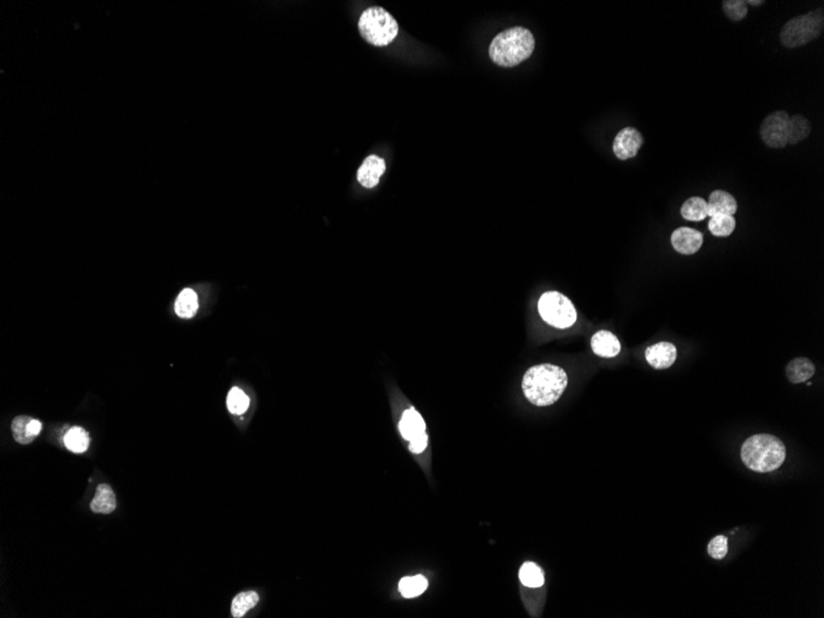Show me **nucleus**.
<instances>
[{
  "label": "nucleus",
  "mask_w": 824,
  "mask_h": 618,
  "mask_svg": "<svg viewBox=\"0 0 824 618\" xmlns=\"http://www.w3.org/2000/svg\"><path fill=\"white\" fill-rule=\"evenodd\" d=\"M568 387V375L558 365H535L526 371L522 390L526 399L535 406L553 405Z\"/></svg>",
  "instance_id": "1"
},
{
  "label": "nucleus",
  "mask_w": 824,
  "mask_h": 618,
  "mask_svg": "<svg viewBox=\"0 0 824 618\" xmlns=\"http://www.w3.org/2000/svg\"><path fill=\"white\" fill-rule=\"evenodd\" d=\"M535 46V37L530 30L516 26L495 36L490 43V59L501 67H515L530 59Z\"/></svg>",
  "instance_id": "2"
},
{
  "label": "nucleus",
  "mask_w": 824,
  "mask_h": 618,
  "mask_svg": "<svg viewBox=\"0 0 824 618\" xmlns=\"http://www.w3.org/2000/svg\"><path fill=\"white\" fill-rule=\"evenodd\" d=\"M741 457L748 469L769 473L783 465L786 460V447L777 437L765 433L755 435L743 443Z\"/></svg>",
  "instance_id": "3"
},
{
  "label": "nucleus",
  "mask_w": 824,
  "mask_h": 618,
  "mask_svg": "<svg viewBox=\"0 0 824 618\" xmlns=\"http://www.w3.org/2000/svg\"><path fill=\"white\" fill-rule=\"evenodd\" d=\"M358 29L365 41L378 48L391 43L399 34L396 20L380 6H371L363 12Z\"/></svg>",
  "instance_id": "4"
},
{
  "label": "nucleus",
  "mask_w": 824,
  "mask_h": 618,
  "mask_svg": "<svg viewBox=\"0 0 824 618\" xmlns=\"http://www.w3.org/2000/svg\"><path fill=\"white\" fill-rule=\"evenodd\" d=\"M823 29V9H816L789 20L780 32V40L786 48H801L819 37Z\"/></svg>",
  "instance_id": "5"
},
{
  "label": "nucleus",
  "mask_w": 824,
  "mask_h": 618,
  "mask_svg": "<svg viewBox=\"0 0 824 618\" xmlns=\"http://www.w3.org/2000/svg\"><path fill=\"white\" fill-rule=\"evenodd\" d=\"M538 311L547 324L564 330L577 322V309L566 295L559 291H547L538 301Z\"/></svg>",
  "instance_id": "6"
},
{
  "label": "nucleus",
  "mask_w": 824,
  "mask_h": 618,
  "mask_svg": "<svg viewBox=\"0 0 824 618\" xmlns=\"http://www.w3.org/2000/svg\"><path fill=\"white\" fill-rule=\"evenodd\" d=\"M789 114L783 110L768 115L760 126V136L766 146L783 148L787 145Z\"/></svg>",
  "instance_id": "7"
},
{
  "label": "nucleus",
  "mask_w": 824,
  "mask_h": 618,
  "mask_svg": "<svg viewBox=\"0 0 824 618\" xmlns=\"http://www.w3.org/2000/svg\"><path fill=\"white\" fill-rule=\"evenodd\" d=\"M642 145V134L635 127H626L616 135L613 141V154L618 159L627 161L636 157Z\"/></svg>",
  "instance_id": "8"
},
{
  "label": "nucleus",
  "mask_w": 824,
  "mask_h": 618,
  "mask_svg": "<svg viewBox=\"0 0 824 618\" xmlns=\"http://www.w3.org/2000/svg\"><path fill=\"white\" fill-rule=\"evenodd\" d=\"M703 243V235L700 231L680 227L672 232L671 245L674 249L681 254H695Z\"/></svg>",
  "instance_id": "9"
},
{
  "label": "nucleus",
  "mask_w": 824,
  "mask_h": 618,
  "mask_svg": "<svg viewBox=\"0 0 824 618\" xmlns=\"http://www.w3.org/2000/svg\"><path fill=\"white\" fill-rule=\"evenodd\" d=\"M677 347L670 342H659L647 348L646 360L654 369H668L675 363Z\"/></svg>",
  "instance_id": "10"
},
{
  "label": "nucleus",
  "mask_w": 824,
  "mask_h": 618,
  "mask_svg": "<svg viewBox=\"0 0 824 618\" xmlns=\"http://www.w3.org/2000/svg\"><path fill=\"white\" fill-rule=\"evenodd\" d=\"M385 168L387 167L383 158L378 157L377 154H371L360 165L357 172V179L364 188H374L380 182V177L383 176Z\"/></svg>",
  "instance_id": "11"
},
{
  "label": "nucleus",
  "mask_w": 824,
  "mask_h": 618,
  "mask_svg": "<svg viewBox=\"0 0 824 618\" xmlns=\"http://www.w3.org/2000/svg\"><path fill=\"white\" fill-rule=\"evenodd\" d=\"M591 348L602 358H613L621 352V343L610 331H599L591 338Z\"/></svg>",
  "instance_id": "12"
},
{
  "label": "nucleus",
  "mask_w": 824,
  "mask_h": 618,
  "mask_svg": "<svg viewBox=\"0 0 824 618\" xmlns=\"http://www.w3.org/2000/svg\"><path fill=\"white\" fill-rule=\"evenodd\" d=\"M708 205V216L717 215H730L733 216L738 210L736 198L724 190H714L710 195L707 201Z\"/></svg>",
  "instance_id": "13"
},
{
  "label": "nucleus",
  "mask_w": 824,
  "mask_h": 618,
  "mask_svg": "<svg viewBox=\"0 0 824 618\" xmlns=\"http://www.w3.org/2000/svg\"><path fill=\"white\" fill-rule=\"evenodd\" d=\"M399 429L402 437L407 441H411L415 437L426 432V424L422 416L415 409H409L402 415Z\"/></svg>",
  "instance_id": "14"
},
{
  "label": "nucleus",
  "mask_w": 824,
  "mask_h": 618,
  "mask_svg": "<svg viewBox=\"0 0 824 618\" xmlns=\"http://www.w3.org/2000/svg\"><path fill=\"white\" fill-rule=\"evenodd\" d=\"M90 508L93 513L103 515H109L116 508V497L107 484H101L96 488L94 499L90 502Z\"/></svg>",
  "instance_id": "15"
},
{
  "label": "nucleus",
  "mask_w": 824,
  "mask_h": 618,
  "mask_svg": "<svg viewBox=\"0 0 824 618\" xmlns=\"http://www.w3.org/2000/svg\"><path fill=\"white\" fill-rule=\"evenodd\" d=\"M816 367L807 358H796L786 367L787 379L792 384L805 383L814 375Z\"/></svg>",
  "instance_id": "16"
},
{
  "label": "nucleus",
  "mask_w": 824,
  "mask_h": 618,
  "mask_svg": "<svg viewBox=\"0 0 824 618\" xmlns=\"http://www.w3.org/2000/svg\"><path fill=\"white\" fill-rule=\"evenodd\" d=\"M198 307L199 302L196 293L192 289H184L182 293L178 295L174 310L179 318H192L198 311Z\"/></svg>",
  "instance_id": "17"
},
{
  "label": "nucleus",
  "mask_w": 824,
  "mask_h": 618,
  "mask_svg": "<svg viewBox=\"0 0 824 618\" xmlns=\"http://www.w3.org/2000/svg\"><path fill=\"white\" fill-rule=\"evenodd\" d=\"M681 216L688 221H702L708 216L707 201L699 196L690 198L681 206Z\"/></svg>",
  "instance_id": "18"
},
{
  "label": "nucleus",
  "mask_w": 824,
  "mask_h": 618,
  "mask_svg": "<svg viewBox=\"0 0 824 618\" xmlns=\"http://www.w3.org/2000/svg\"><path fill=\"white\" fill-rule=\"evenodd\" d=\"M811 134V124L805 116L794 115L790 116L789 131H787V143L796 145L803 141Z\"/></svg>",
  "instance_id": "19"
},
{
  "label": "nucleus",
  "mask_w": 824,
  "mask_h": 618,
  "mask_svg": "<svg viewBox=\"0 0 824 618\" xmlns=\"http://www.w3.org/2000/svg\"><path fill=\"white\" fill-rule=\"evenodd\" d=\"M65 444L73 453L85 452L89 447L88 432L82 427H72L65 433Z\"/></svg>",
  "instance_id": "20"
},
{
  "label": "nucleus",
  "mask_w": 824,
  "mask_h": 618,
  "mask_svg": "<svg viewBox=\"0 0 824 618\" xmlns=\"http://www.w3.org/2000/svg\"><path fill=\"white\" fill-rule=\"evenodd\" d=\"M258 595L256 594L254 591H245V593L237 595L232 600V606H231L232 616L236 618L243 617L251 608H254L258 604Z\"/></svg>",
  "instance_id": "21"
},
{
  "label": "nucleus",
  "mask_w": 824,
  "mask_h": 618,
  "mask_svg": "<svg viewBox=\"0 0 824 618\" xmlns=\"http://www.w3.org/2000/svg\"><path fill=\"white\" fill-rule=\"evenodd\" d=\"M519 580L527 588H541L544 584V573L535 563L527 562L521 566Z\"/></svg>",
  "instance_id": "22"
},
{
  "label": "nucleus",
  "mask_w": 824,
  "mask_h": 618,
  "mask_svg": "<svg viewBox=\"0 0 824 618\" xmlns=\"http://www.w3.org/2000/svg\"><path fill=\"white\" fill-rule=\"evenodd\" d=\"M427 586H429L427 579L422 575H416V577H406L401 579L399 590L404 597L411 599V597H416L418 595L424 593Z\"/></svg>",
  "instance_id": "23"
},
{
  "label": "nucleus",
  "mask_w": 824,
  "mask_h": 618,
  "mask_svg": "<svg viewBox=\"0 0 824 618\" xmlns=\"http://www.w3.org/2000/svg\"><path fill=\"white\" fill-rule=\"evenodd\" d=\"M736 229V218L730 215H717L708 221V230L717 237H728Z\"/></svg>",
  "instance_id": "24"
},
{
  "label": "nucleus",
  "mask_w": 824,
  "mask_h": 618,
  "mask_svg": "<svg viewBox=\"0 0 824 618\" xmlns=\"http://www.w3.org/2000/svg\"><path fill=\"white\" fill-rule=\"evenodd\" d=\"M30 421H31V418H28V416H18L12 421V436L15 438V441L19 442L20 444H29L35 438L30 433Z\"/></svg>",
  "instance_id": "25"
},
{
  "label": "nucleus",
  "mask_w": 824,
  "mask_h": 618,
  "mask_svg": "<svg viewBox=\"0 0 824 618\" xmlns=\"http://www.w3.org/2000/svg\"><path fill=\"white\" fill-rule=\"evenodd\" d=\"M249 399L241 389L232 388L227 396V409L234 415H242L247 411Z\"/></svg>",
  "instance_id": "26"
},
{
  "label": "nucleus",
  "mask_w": 824,
  "mask_h": 618,
  "mask_svg": "<svg viewBox=\"0 0 824 618\" xmlns=\"http://www.w3.org/2000/svg\"><path fill=\"white\" fill-rule=\"evenodd\" d=\"M723 12L732 21H741L747 17V1L744 0H724Z\"/></svg>",
  "instance_id": "27"
},
{
  "label": "nucleus",
  "mask_w": 824,
  "mask_h": 618,
  "mask_svg": "<svg viewBox=\"0 0 824 618\" xmlns=\"http://www.w3.org/2000/svg\"><path fill=\"white\" fill-rule=\"evenodd\" d=\"M707 552L710 554V557H712L713 559H723L724 557L728 553V539H727V537H714L712 541L708 543Z\"/></svg>",
  "instance_id": "28"
},
{
  "label": "nucleus",
  "mask_w": 824,
  "mask_h": 618,
  "mask_svg": "<svg viewBox=\"0 0 824 618\" xmlns=\"http://www.w3.org/2000/svg\"><path fill=\"white\" fill-rule=\"evenodd\" d=\"M410 442H411V443H410V447L409 448H410V451H411L412 453H422L424 449H426V447H427V443H429V437H427L426 432H424V433H421V435H418V437H415V438L411 440Z\"/></svg>",
  "instance_id": "29"
},
{
  "label": "nucleus",
  "mask_w": 824,
  "mask_h": 618,
  "mask_svg": "<svg viewBox=\"0 0 824 618\" xmlns=\"http://www.w3.org/2000/svg\"><path fill=\"white\" fill-rule=\"evenodd\" d=\"M29 429L30 433H31L32 436H39V433L41 432L42 424L40 422V421H39V420L31 418V421H30Z\"/></svg>",
  "instance_id": "30"
},
{
  "label": "nucleus",
  "mask_w": 824,
  "mask_h": 618,
  "mask_svg": "<svg viewBox=\"0 0 824 618\" xmlns=\"http://www.w3.org/2000/svg\"><path fill=\"white\" fill-rule=\"evenodd\" d=\"M763 3H764V1H753V0H749V1H748L747 4H752V6H761V4H763Z\"/></svg>",
  "instance_id": "31"
}]
</instances>
